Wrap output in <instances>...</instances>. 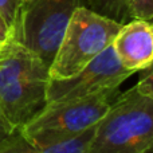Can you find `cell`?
Segmentation results:
<instances>
[{
  "instance_id": "cell-1",
  "label": "cell",
  "mask_w": 153,
  "mask_h": 153,
  "mask_svg": "<svg viewBox=\"0 0 153 153\" xmlns=\"http://www.w3.org/2000/svg\"><path fill=\"white\" fill-rule=\"evenodd\" d=\"M48 66L15 39L0 51V110L15 130L47 105Z\"/></svg>"
},
{
  "instance_id": "cell-2",
  "label": "cell",
  "mask_w": 153,
  "mask_h": 153,
  "mask_svg": "<svg viewBox=\"0 0 153 153\" xmlns=\"http://www.w3.org/2000/svg\"><path fill=\"white\" fill-rule=\"evenodd\" d=\"M153 145V100L137 86L120 93L95 124L86 153H149Z\"/></svg>"
},
{
  "instance_id": "cell-3",
  "label": "cell",
  "mask_w": 153,
  "mask_h": 153,
  "mask_svg": "<svg viewBox=\"0 0 153 153\" xmlns=\"http://www.w3.org/2000/svg\"><path fill=\"white\" fill-rule=\"evenodd\" d=\"M118 94L120 87H113L87 97L47 103L46 108L22 126L19 132L40 145L71 140L94 126Z\"/></svg>"
},
{
  "instance_id": "cell-4",
  "label": "cell",
  "mask_w": 153,
  "mask_h": 153,
  "mask_svg": "<svg viewBox=\"0 0 153 153\" xmlns=\"http://www.w3.org/2000/svg\"><path fill=\"white\" fill-rule=\"evenodd\" d=\"M122 24L81 5L74 11L51 62L50 78L63 79L76 74L113 43Z\"/></svg>"
},
{
  "instance_id": "cell-5",
  "label": "cell",
  "mask_w": 153,
  "mask_h": 153,
  "mask_svg": "<svg viewBox=\"0 0 153 153\" xmlns=\"http://www.w3.org/2000/svg\"><path fill=\"white\" fill-rule=\"evenodd\" d=\"M81 5H86V0H32L22 4L13 39L50 67L70 18Z\"/></svg>"
},
{
  "instance_id": "cell-6",
  "label": "cell",
  "mask_w": 153,
  "mask_h": 153,
  "mask_svg": "<svg viewBox=\"0 0 153 153\" xmlns=\"http://www.w3.org/2000/svg\"><path fill=\"white\" fill-rule=\"evenodd\" d=\"M133 71L120 63L113 43L82 67L76 74L63 79L50 78L47 87V103L75 100L100 93L106 89L120 87Z\"/></svg>"
},
{
  "instance_id": "cell-7",
  "label": "cell",
  "mask_w": 153,
  "mask_h": 153,
  "mask_svg": "<svg viewBox=\"0 0 153 153\" xmlns=\"http://www.w3.org/2000/svg\"><path fill=\"white\" fill-rule=\"evenodd\" d=\"M120 63L133 73L153 63V32L149 22L132 19L121 26L113 40Z\"/></svg>"
},
{
  "instance_id": "cell-8",
  "label": "cell",
  "mask_w": 153,
  "mask_h": 153,
  "mask_svg": "<svg viewBox=\"0 0 153 153\" xmlns=\"http://www.w3.org/2000/svg\"><path fill=\"white\" fill-rule=\"evenodd\" d=\"M95 125L71 140L51 145H40L28 140L19 130L0 141V153H86Z\"/></svg>"
},
{
  "instance_id": "cell-9",
  "label": "cell",
  "mask_w": 153,
  "mask_h": 153,
  "mask_svg": "<svg viewBox=\"0 0 153 153\" xmlns=\"http://www.w3.org/2000/svg\"><path fill=\"white\" fill-rule=\"evenodd\" d=\"M86 7L121 24L130 20L126 0H86Z\"/></svg>"
},
{
  "instance_id": "cell-10",
  "label": "cell",
  "mask_w": 153,
  "mask_h": 153,
  "mask_svg": "<svg viewBox=\"0 0 153 153\" xmlns=\"http://www.w3.org/2000/svg\"><path fill=\"white\" fill-rule=\"evenodd\" d=\"M126 7L130 20L138 19L149 22L153 19V0H126Z\"/></svg>"
},
{
  "instance_id": "cell-11",
  "label": "cell",
  "mask_w": 153,
  "mask_h": 153,
  "mask_svg": "<svg viewBox=\"0 0 153 153\" xmlns=\"http://www.w3.org/2000/svg\"><path fill=\"white\" fill-rule=\"evenodd\" d=\"M22 4H23L22 0H0V15L5 19L8 26L12 28V31Z\"/></svg>"
},
{
  "instance_id": "cell-12",
  "label": "cell",
  "mask_w": 153,
  "mask_h": 153,
  "mask_svg": "<svg viewBox=\"0 0 153 153\" xmlns=\"http://www.w3.org/2000/svg\"><path fill=\"white\" fill-rule=\"evenodd\" d=\"M136 86L143 94L148 95L153 100V63L146 69L141 70L140 81L137 82Z\"/></svg>"
},
{
  "instance_id": "cell-13",
  "label": "cell",
  "mask_w": 153,
  "mask_h": 153,
  "mask_svg": "<svg viewBox=\"0 0 153 153\" xmlns=\"http://www.w3.org/2000/svg\"><path fill=\"white\" fill-rule=\"evenodd\" d=\"M13 39V31L8 23L5 22V19L0 15V46L8 43L10 40Z\"/></svg>"
},
{
  "instance_id": "cell-14",
  "label": "cell",
  "mask_w": 153,
  "mask_h": 153,
  "mask_svg": "<svg viewBox=\"0 0 153 153\" xmlns=\"http://www.w3.org/2000/svg\"><path fill=\"white\" fill-rule=\"evenodd\" d=\"M13 132H16L12 128V125L7 121V118L4 117V114L0 110V141H3L4 138H7L8 136H11Z\"/></svg>"
},
{
  "instance_id": "cell-15",
  "label": "cell",
  "mask_w": 153,
  "mask_h": 153,
  "mask_svg": "<svg viewBox=\"0 0 153 153\" xmlns=\"http://www.w3.org/2000/svg\"><path fill=\"white\" fill-rule=\"evenodd\" d=\"M149 24H151V27H152V32H153V19H151V20H149Z\"/></svg>"
},
{
  "instance_id": "cell-16",
  "label": "cell",
  "mask_w": 153,
  "mask_h": 153,
  "mask_svg": "<svg viewBox=\"0 0 153 153\" xmlns=\"http://www.w3.org/2000/svg\"><path fill=\"white\" fill-rule=\"evenodd\" d=\"M30 1H32V0H22V3H23V4H26V3H30Z\"/></svg>"
},
{
  "instance_id": "cell-17",
  "label": "cell",
  "mask_w": 153,
  "mask_h": 153,
  "mask_svg": "<svg viewBox=\"0 0 153 153\" xmlns=\"http://www.w3.org/2000/svg\"><path fill=\"white\" fill-rule=\"evenodd\" d=\"M5 45H7V43H5ZM5 45H3V46H0V51H1V50H3V47H4V46H5Z\"/></svg>"
},
{
  "instance_id": "cell-18",
  "label": "cell",
  "mask_w": 153,
  "mask_h": 153,
  "mask_svg": "<svg viewBox=\"0 0 153 153\" xmlns=\"http://www.w3.org/2000/svg\"><path fill=\"white\" fill-rule=\"evenodd\" d=\"M151 153H153V145H152V149H151Z\"/></svg>"
}]
</instances>
